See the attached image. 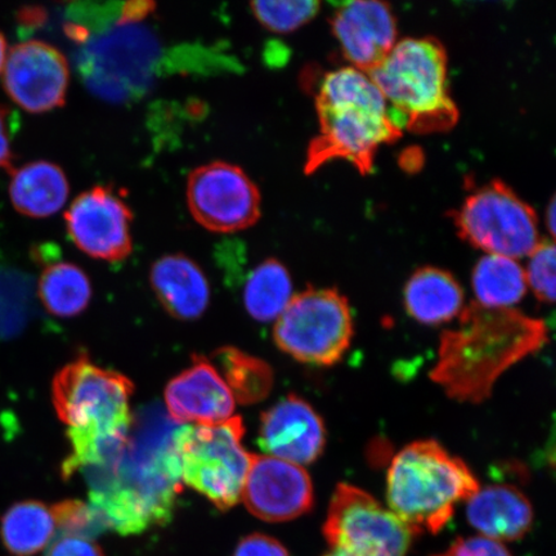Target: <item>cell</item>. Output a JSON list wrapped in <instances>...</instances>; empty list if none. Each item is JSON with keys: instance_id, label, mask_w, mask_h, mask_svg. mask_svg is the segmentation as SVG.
<instances>
[{"instance_id": "obj_36", "label": "cell", "mask_w": 556, "mask_h": 556, "mask_svg": "<svg viewBox=\"0 0 556 556\" xmlns=\"http://www.w3.org/2000/svg\"><path fill=\"white\" fill-rule=\"evenodd\" d=\"M555 208H556L555 200L553 199L551 201V205H548V211H547V227H548V229H551L552 236L555 235V217H556Z\"/></svg>"}, {"instance_id": "obj_34", "label": "cell", "mask_w": 556, "mask_h": 556, "mask_svg": "<svg viewBox=\"0 0 556 556\" xmlns=\"http://www.w3.org/2000/svg\"><path fill=\"white\" fill-rule=\"evenodd\" d=\"M10 124V111L0 104V169L12 173L15 169V155L12 151Z\"/></svg>"}, {"instance_id": "obj_4", "label": "cell", "mask_w": 556, "mask_h": 556, "mask_svg": "<svg viewBox=\"0 0 556 556\" xmlns=\"http://www.w3.org/2000/svg\"><path fill=\"white\" fill-rule=\"evenodd\" d=\"M367 75L384 97L389 116L401 130L429 135L455 127L458 110L450 96L448 59L440 40L403 39Z\"/></svg>"}, {"instance_id": "obj_24", "label": "cell", "mask_w": 556, "mask_h": 556, "mask_svg": "<svg viewBox=\"0 0 556 556\" xmlns=\"http://www.w3.org/2000/svg\"><path fill=\"white\" fill-rule=\"evenodd\" d=\"M477 303L490 308H511L527 293L525 269L516 260L485 255L472 270Z\"/></svg>"}, {"instance_id": "obj_6", "label": "cell", "mask_w": 556, "mask_h": 556, "mask_svg": "<svg viewBox=\"0 0 556 556\" xmlns=\"http://www.w3.org/2000/svg\"><path fill=\"white\" fill-rule=\"evenodd\" d=\"M131 380L90 363L81 354L55 374L52 399L70 442L85 446H117L128 441L135 419L129 400Z\"/></svg>"}, {"instance_id": "obj_30", "label": "cell", "mask_w": 556, "mask_h": 556, "mask_svg": "<svg viewBox=\"0 0 556 556\" xmlns=\"http://www.w3.org/2000/svg\"><path fill=\"white\" fill-rule=\"evenodd\" d=\"M555 260L554 242L541 240L525 270L527 287L533 290L539 301L548 304L555 301Z\"/></svg>"}, {"instance_id": "obj_16", "label": "cell", "mask_w": 556, "mask_h": 556, "mask_svg": "<svg viewBox=\"0 0 556 556\" xmlns=\"http://www.w3.org/2000/svg\"><path fill=\"white\" fill-rule=\"evenodd\" d=\"M260 443L268 456L301 467L321 456L326 429L308 402L290 394L262 415Z\"/></svg>"}, {"instance_id": "obj_38", "label": "cell", "mask_w": 556, "mask_h": 556, "mask_svg": "<svg viewBox=\"0 0 556 556\" xmlns=\"http://www.w3.org/2000/svg\"><path fill=\"white\" fill-rule=\"evenodd\" d=\"M324 556H351L345 554L344 552L337 551V548H330L328 554H325Z\"/></svg>"}, {"instance_id": "obj_11", "label": "cell", "mask_w": 556, "mask_h": 556, "mask_svg": "<svg viewBox=\"0 0 556 556\" xmlns=\"http://www.w3.org/2000/svg\"><path fill=\"white\" fill-rule=\"evenodd\" d=\"M187 205L208 231L232 233L261 218L258 187L240 166L214 162L199 166L187 179Z\"/></svg>"}, {"instance_id": "obj_21", "label": "cell", "mask_w": 556, "mask_h": 556, "mask_svg": "<svg viewBox=\"0 0 556 556\" xmlns=\"http://www.w3.org/2000/svg\"><path fill=\"white\" fill-rule=\"evenodd\" d=\"M403 301L408 315L426 325H441L460 316L464 293L460 283L446 270L417 269L406 283Z\"/></svg>"}, {"instance_id": "obj_19", "label": "cell", "mask_w": 556, "mask_h": 556, "mask_svg": "<svg viewBox=\"0 0 556 556\" xmlns=\"http://www.w3.org/2000/svg\"><path fill=\"white\" fill-rule=\"evenodd\" d=\"M467 517L484 538L516 541L533 525V509L523 492L507 484L486 485L468 500Z\"/></svg>"}, {"instance_id": "obj_17", "label": "cell", "mask_w": 556, "mask_h": 556, "mask_svg": "<svg viewBox=\"0 0 556 556\" xmlns=\"http://www.w3.org/2000/svg\"><path fill=\"white\" fill-rule=\"evenodd\" d=\"M165 403L173 421L218 426L235 413V399L211 361L193 356L192 365L165 388Z\"/></svg>"}, {"instance_id": "obj_12", "label": "cell", "mask_w": 556, "mask_h": 556, "mask_svg": "<svg viewBox=\"0 0 556 556\" xmlns=\"http://www.w3.org/2000/svg\"><path fill=\"white\" fill-rule=\"evenodd\" d=\"M70 239L90 258L121 262L134 249V214L113 189L97 186L73 201L65 214Z\"/></svg>"}, {"instance_id": "obj_18", "label": "cell", "mask_w": 556, "mask_h": 556, "mask_svg": "<svg viewBox=\"0 0 556 556\" xmlns=\"http://www.w3.org/2000/svg\"><path fill=\"white\" fill-rule=\"evenodd\" d=\"M150 282L165 311L182 321L203 316L211 301V287L203 269L186 255L157 260L152 264Z\"/></svg>"}, {"instance_id": "obj_20", "label": "cell", "mask_w": 556, "mask_h": 556, "mask_svg": "<svg viewBox=\"0 0 556 556\" xmlns=\"http://www.w3.org/2000/svg\"><path fill=\"white\" fill-rule=\"evenodd\" d=\"M11 176L12 205L26 217H51L65 206L70 186L59 165L40 160L13 169Z\"/></svg>"}, {"instance_id": "obj_25", "label": "cell", "mask_w": 556, "mask_h": 556, "mask_svg": "<svg viewBox=\"0 0 556 556\" xmlns=\"http://www.w3.org/2000/svg\"><path fill=\"white\" fill-rule=\"evenodd\" d=\"M293 298V282L287 267L276 260H267L250 274L243 303L256 321L269 323L281 316Z\"/></svg>"}, {"instance_id": "obj_35", "label": "cell", "mask_w": 556, "mask_h": 556, "mask_svg": "<svg viewBox=\"0 0 556 556\" xmlns=\"http://www.w3.org/2000/svg\"><path fill=\"white\" fill-rule=\"evenodd\" d=\"M20 21L26 25L39 24L41 21V12L40 10H23L20 13Z\"/></svg>"}, {"instance_id": "obj_32", "label": "cell", "mask_w": 556, "mask_h": 556, "mask_svg": "<svg viewBox=\"0 0 556 556\" xmlns=\"http://www.w3.org/2000/svg\"><path fill=\"white\" fill-rule=\"evenodd\" d=\"M233 556H290L277 540L255 533L242 539Z\"/></svg>"}, {"instance_id": "obj_31", "label": "cell", "mask_w": 556, "mask_h": 556, "mask_svg": "<svg viewBox=\"0 0 556 556\" xmlns=\"http://www.w3.org/2000/svg\"><path fill=\"white\" fill-rule=\"evenodd\" d=\"M434 556H513L503 542L475 536L457 539L454 544L440 555Z\"/></svg>"}, {"instance_id": "obj_2", "label": "cell", "mask_w": 556, "mask_h": 556, "mask_svg": "<svg viewBox=\"0 0 556 556\" xmlns=\"http://www.w3.org/2000/svg\"><path fill=\"white\" fill-rule=\"evenodd\" d=\"M174 432L144 433L142 429L137 437L129 433L114 464L86 470L89 505L106 530L131 536L172 519L180 492Z\"/></svg>"}, {"instance_id": "obj_3", "label": "cell", "mask_w": 556, "mask_h": 556, "mask_svg": "<svg viewBox=\"0 0 556 556\" xmlns=\"http://www.w3.org/2000/svg\"><path fill=\"white\" fill-rule=\"evenodd\" d=\"M316 108L319 135L309 146L307 173L342 159L368 174L380 146L393 143L402 136L389 116L379 88L370 76L352 66L325 75Z\"/></svg>"}, {"instance_id": "obj_8", "label": "cell", "mask_w": 556, "mask_h": 556, "mask_svg": "<svg viewBox=\"0 0 556 556\" xmlns=\"http://www.w3.org/2000/svg\"><path fill=\"white\" fill-rule=\"evenodd\" d=\"M354 326L346 298L333 289H307L291 298L277 318L274 338L299 363L332 366L351 346Z\"/></svg>"}, {"instance_id": "obj_15", "label": "cell", "mask_w": 556, "mask_h": 556, "mask_svg": "<svg viewBox=\"0 0 556 556\" xmlns=\"http://www.w3.org/2000/svg\"><path fill=\"white\" fill-rule=\"evenodd\" d=\"M331 27L344 58L366 74L379 66L397 43V23L391 5L377 0L338 4Z\"/></svg>"}, {"instance_id": "obj_7", "label": "cell", "mask_w": 556, "mask_h": 556, "mask_svg": "<svg viewBox=\"0 0 556 556\" xmlns=\"http://www.w3.org/2000/svg\"><path fill=\"white\" fill-rule=\"evenodd\" d=\"M243 434L240 416L218 426L182 427L173 434L180 481L220 510L241 502L253 455L242 446Z\"/></svg>"}, {"instance_id": "obj_13", "label": "cell", "mask_w": 556, "mask_h": 556, "mask_svg": "<svg viewBox=\"0 0 556 556\" xmlns=\"http://www.w3.org/2000/svg\"><path fill=\"white\" fill-rule=\"evenodd\" d=\"M2 74L7 94L27 113H48L66 101L67 60L45 41L29 40L13 47Z\"/></svg>"}, {"instance_id": "obj_1", "label": "cell", "mask_w": 556, "mask_h": 556, "mask_svg": "<svg viewBox=\"0 0 556 556\" xmlns=\"http://www.w3.org/2000/svg\"><path fill=\"white\" fill-rule=\"evenodd\" d=\"M547 342V326L513 308L471 303L442 333L430 378L457 402L481 403L505 371Z\"/></svg>"}, {"instance_id": "obj_27", "label": "cell", "mask_w": 556, "mask_h": 556, "mask_svg": "<svg viewBox=\"0 0 556 556\" xmlns=\"http://www.w3.org/2000/svg\"><path fill=\"white\" fill-rule=\"evenodd\" d=\"M29 289L23 276L0 266V340L17 337L29 323Z\"/></svg>"}, {"instance_id": "obj_28", "label": "cell", "mask_w": 556, "mask_h": 556, "mask_svg": "<svg viewBox=\"0 0 556 556\" xmlns=\"http://www.w3.org/2000/svg\"><path fill=\"white\" fill-rule=\"evenodd\" d=\"M252 10L260 23L274 33H291L315 18L319 3L313 0L254 2Z\"/></svg>"}, {"instance_id": "obj_22", "label": "cell", "mask_w": 556, "mask_h": 556, "mask_svg": "<svg viewBox=\"0 0 556 556\" xmlns=\"http://www.w3.org/2000/svg\"><path fill=\"white\" fill-rule=\"evenodd\" d=\"M58 533L51 507L39 502L15 504L0 520V536L11 554L34 556L50 546Z\"/></svg>"}, {"instance_id": "obj_23", "label": "cell", "mask_w": 556, "mask_h": 556, "mask_svg": "<svg viewBox=\"0 0 556 556\" xmlns=\"http://www.w3.org/2000/svg\"><path fill=\"white\" fill-rule=\"evenodd\" d=\"M38 294L45 308L55 317L72 318L88 308L92 299L89 277L76 264H50L39 278Z\"/></svg>"}, {"instance_id": "obj_10", "label": "cell", "mask_w": 556, "mask_h": 556, "mask_svg": "<svg viewBox=\"0 0 556 556\" xmlns=\"http://www.w3.org/2000/svg\"><path fill=\"white\" fill-rule=\"evenodd\" d=\"M324 536L330 548L351 556H405L417 533L352 484H339L331 497Z\"/></svg>"}, {"instance_id": "obj_5", "label": "cell", "mask_w": 556, "mask_h": 556, "mask_svg": "<svg viewBox=\"0 0 556 556\" xmlns=\"http://www.w3.org/2000/svg\"><path fill=\"white\" fill-rule=\"evenodd\" d=\"M481 489L462 458L435 441L408 444L393 458L387 479L391 511L417 534L438 533Z\"/></svg>"}, {"instance_id": "obj_37", "label": "cell", "mask_w": 556, "mask_h": 556, "mask_svg": "<svg viewBox=\"0 0 556 556\" xmlns=\"http://www.w3.org/2000/svg\"><path fill=\"white\" fill-rule=\"evenodd\" d=\"M7 54H9V52H7V40L3 37V34L0 33V75L3 73Z\"/></svg>"}, {"instance_id": "obj_26", "label": "cell", "mask_w": 556, "mask_h": 556, "mask_svg": "<svg viewBox=\"0 0 556 556\" xmlns=\"http://www.w3.org/2000/svg\"><path fill=\"white\" fill-rule=\"evenodd\" d=\"M235 402L254 405L268 397L274 387V371L264 361L238 348H220L213 354Z\"/></svg>"}, {"instance_id": "obj_29", "label": "cell", "mask_w": 556, "mask_h": 556, "mask_svg": "<svg viewBox=\"0 0 556 556\" xmlns=\"http://www.w3.org/2000/svg\"><path fill=\"white\" fill-rule=\"evenodd\" d=\"M55 528L61 536L92 540L106 528L90 505L78 500H66L51 507Z\"/></svg>"}, {"instance_id": "obj_14", "label": "cell", "mask_w": 556, "mask_h": 556, "mask_svg": "<svg viewBox=\"0 0 556 556\" xmlns=\"http://www.w3.org/2000/svg\"><path fill=\"white\" fill-rule=\"evenodd\" d=\"M241 500L256 518L288 521L312 509L315 493L308 472L299 465L253 454Z\"/></svg>"}, {"instance_id": "obj_33", "label": "cell", "mask_w": 556, "mask_h": 556, "mask_svg": "<svg viewBox=\"0 0 556 556\" xmlns=\"http://www.w3.org/2000/svg\"><path fill=\"white\" fill-rule=\"evenodd\" d=\"M46 556H103V553L92 540L60 534L48 547Z\"/></svg>"}, {"instance_id": "obj_9", "label": "cell", "mask_w": 556, "mask_h": 556, "mask_svg": "<svg viewBox=\"0 0 556 556\" xmlns=\"http://www.w3.org/2000/svg\"><path fill=\"white\" fill-rule=\"evenodd\" d=\"M458 235L486 255L530 256L541 242L538 215L502 180L479 187L454 213Z\"/></svg>"}]
</instances>
